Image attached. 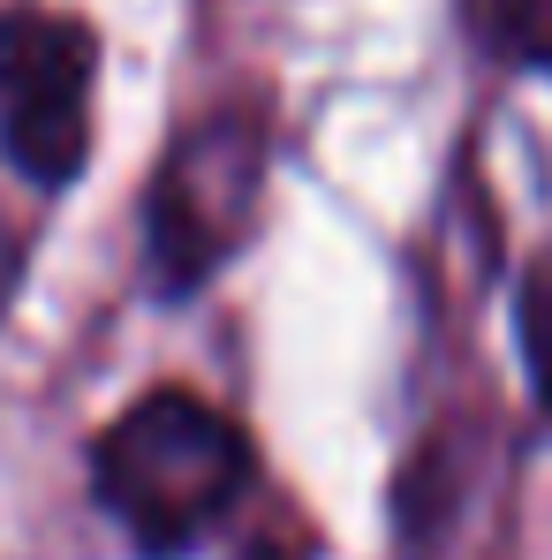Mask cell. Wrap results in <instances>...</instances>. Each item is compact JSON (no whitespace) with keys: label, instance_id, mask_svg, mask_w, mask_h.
Returning a JSON list of instances; mask_svg holds the SVG:
<instances>
[{"label":"cell","instance_id":"cell-1","mask_svg":"<svg viewBox=\"0 0 552 560\" xmlns=\"http://www.w3.org/2000/svg\"><path fill=\"white\" fill-rule=\"evenodd\" d=\"M250 469V432L220 401L189 386H152L98 432L92 492L144 560H183L235 515Z\"/></svg>","mask_w":552,"mask_h":560},{"label":"cell","instance_id":"cell-2","mask_svg":"<svg viewBox=\"0 0 552 560\" xmlns=\"http://www.w3.org/2000/svg\"><path fill=\"white\" fill-rule=\"evenodd\" d=\"M266 189V121L258 114H204L197 129L175 137L160 160L152 197H144V266L160 295H189L220 273Z\"/></svg>","mask_w":552,"mask_h":560},{"label":"cell","instance_id":"cell-3","mask_svg":"<svg viewBox=\"0 0 552 560\" xmlns=\"http://www.w3.org/2000/svg\"><path fill=\"white\" fill-rule=\"evenodd\" d=\"M92 84L98 38L77 15L0 8V144L15 175L69 189L92 160Z\"/></svg>","mask_w":552,"mask_h":560},{"label":"cell","instance_id":"cell-4","mask_svg":"<svg viewBox=\"0 0 552 560\" xmlns=\"http://www.w3.org/2000/svg\"><path fill=\"white\" fill-rule=\"evenodd\" d=\"M515 334H522V364H530V386L552 409V250H538V266L515 288Z\"/></svg>","mask_w":552,"mask_h":560},{"label":"cell","instance_id":"cell-5","mask_svg":"<svg viewBox=\"0 0 552 560\" xmlns=\"http://www.w3.org/2000/svg\"><path fill=\"white\" fill-rule=\"evenodd\" d=\"M492 46L552 77V0H492Z\"/></svg>","mask_w":552,"mask_h":560},{"label":"cell","instance_id":"cell-6","mask_svg":"<svg viewBox=\"0 0 552 560\" xmlns=\"http://www.w3.org/2000/svg\"><path fill=\"white\" fill-rule=\"evenodd\" d=\"M15 280H23V243H15V228H8V212H0V311H8Z\"/></svg>","mask_w":552,"mask_h":560}]
</instances>
